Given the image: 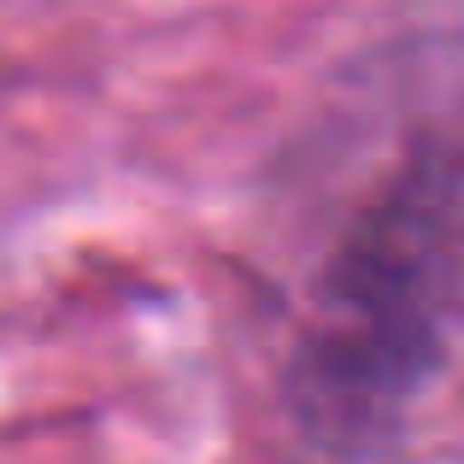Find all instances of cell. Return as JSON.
Segmentation results:
<instances>
[{"label":"cell","mask_w":464,"mask_h":464,"mask_svg":"<svg viewBox=\"0 0 464 464\" xmlns=\"http://www.w3.org/2000/svg\"><path fill=\"white\" fill-rule=\"evenodd\" d=\"M464 271V165L459 153H418L394 188L359 218L324 283L300 394L317 423L341 435L376 430L430 376L441 324Z\"/></svg>","instance_id":"cell-1"}]
</instances>
